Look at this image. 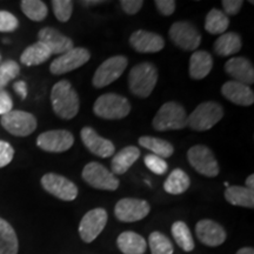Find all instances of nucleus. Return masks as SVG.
Instances as JSON below:
<instances>
[{
	"label": "nucleus",
	"instance_id": "9b49d317",
	"mask_svg": "<svg viewBox=\"0 0 254 254\" xmlns=\"http://www.w3.org/2000/svg\"><path fill=\"white\" fill-rule=\"evenodd\" d=\"M90 51L84 47H73L68 52L59 56L50 65V71L55 75H62L65 73L74 71L87 62H90Z\"/></svg>",
	"mask_w": 254,
	"mask_h": 254
},
{
	"label": "nucleus",
	"instance_id": "b1692460",
	"mask_svg": "<svg viewBox=\"0 0 254 254\" xmlns=\"http://www.w3.org/2000/svg\"><path fill=\"white\" fill-rule=\"evenodd\" d=\"M117 246L124 254H144L146 252V240L135 232H123L117 239Z\"/></svg>",
	"mask_w": 254,
	"mask_h": 254
},
{
	"label": "nucleus",
	"instance_id": "20e7f679",
	"mask_svg": "<svg viewBox=\"0 0 254 254\" xmlns=\"http://www.w3.org/2000/svg\"><path fill=\"white\" fill-rule=\"evenodd\" d=\"M224 117V109L217 101H205L198 105L187 117V126L193 131L204 132L220 122Z\"/></svg>",
	"mask_w": 254,
	"mask_h": 254
},
{
	"label": "nucleus",
	"instance_id": "f3484780",
	"mask_svg": "<svg viewBox=\"0 0 254 254\" xmlns=\"http://www.w3.org/2000/svg\"><path fill=\"white\" fill-rule=\"evenodd\" d=\"M195 234L200 243L209 247L222 245L227 238L225 228L218 222L209 219H202L198 221L195 226Z\"/></svg>",
	"mask_w": 254,
	"mask_h": 254
},
{
	"label": "nucleus",
	"instance_id": "473e14b6",
	"mask_svg": "<svg viewBox=\"0 0 254 254\" xmlns=\"http://www.w3.org/2000/svg\"><path fill=\"white\" fill-rule=\"evenodd\" d=\"M20 7L23 13L33 21H43L49 14L47 5L40 0H23Z\"/></svg>",
	"mask_w": 254,
	"mask_h": 254
},
{
	"label": "nucleus",
	"instance_id": "5701e85b",
	"mask_svg": "<svg viewBox=\"0 0 254 254\" xmlns=\"http://www.w3.org/2000/svg\"><path fill=\"white\" fill-rule=\"evenodd\" d=\"M139 157H140V150L136 146H126L112 158V161H111L112 171L111 172L114 176L125 174L132 167V165L138 160Z\"/></svg>",
	"mask_w": 254,
	"mask_h": 254
},
{
	"label": "nucleus",
	"instance_id": "e433bc0d",
	"mask_svg": "<svg viewBox=\"0 0 254 254\" xmlns=\"http://www.w3.org/2000/svg\"><path fill=\"white\" fill-rule=\"evenodd\" d=\"M144 163L151 172L158 174V176H163L168 170V164L166 163V160L152 153L145 155Z\"/></svg>",
	"mask_w": 254,
	"mask_h": 254
},
{
	"label": "nucleus",
	"instance_id": "37998d69",
	"mask_svg": "<svg viewBox=\"0 0 254 254\" xmlns=\"http://www.w3.org/2000/svg\"><path fill=\"white\" fill-rule=\"evenodd\" d=\"M244 1L241 0H224L222 1V7H224V13L227 15H237L243 7Z\"/></svg>",
	"mask_w": 254,
	"mask_h": 254
},
{
	"label": "nucleus",
	"instance_id": "2eb2a0df",
	"mask_svg": "<svg viewBox=\"0 0 254 254\" xmlns=\"http://www.w3.org/2000/svg\"><path fill=\"white\" fill-rule=\"evenodd\" d=\"M74 144V136L66 129H52L41 133L37 138V146L43 151L62 153L68 151Z\"/></svg>",
	"mask_w": 254,
	"mask_h": 254
},
{
	"label": "nucleus",
	"instance_id": "412c9836",
	"mask_svg": "<svg viewBox=\"0 0 254 254\" xmlns=\"http://www.w3.org/2000/svg\"><path fill=\"white\" fill-rule=\"evenodd\" d=\"M221 94L231 103L239 106H251L254 103V93L249 85L231 80L221 87Z\"/></svg>",
	"mask_w": 254,
	"mask_h": 254
},
{
	"label": "nucleus",
	"instance_id": "de8ad7c7",
	"mask_svg": "<svg viewBox=\"0 0 254 254\" xmlns=\"http://www.w3.org/2000/svg\"><path fill=\"white\" fill-rule=\"evenodd\" d=\"M101 1H81V4L84 6H90V5H93V4H100Z\"/></svg>",
	"mask_w": 254,
	"mask_h": 254
},
{
	"label": "nucleus",
	"instance_id": "f704fd0d",
	"mask_svg": "<svg viewBox=\"0 0 254 254\" xmlns=\"http://www.w3.org/2000/svg\"><path fill=\"white\" fill-rule=\"evenodd\" d=\"M20 73V66L14 60H6L0 64V91L7 86L8 82L13 80Z\"/></svg>",
	"mask_w": 254,
	"mask_h": 254
},
{
	"label": "nucleus",
	"instance_id": "423d86ee",
	"mask_svg": "<svg viewBox=\"0 0 254 254\" xmlns=\"http://www.w3.org/2000/svg\"><path fill=\"white\" fill-rule=\"evenodd\" d=\"M81 177L87 185L97 190H118L120 184L118 178L97 161L85 165Z\"/></svg>",
	"mask_w": 254,
	"mask_h": 254
},
{
	"label": "nucleus",
	"instance_id": "6ab92c4d",
	"mask_svg": "<svg viewBox=\"0 0 254 254\" xmlns=\"http://www.w3.org/2000/svg\"><path fill=\"white\" fill-rule=\"evenodd\" d=\"M38 38H39L40 43L47 46V49L51 51L52 55L62 56L74 47L72 39L64 36L58 30L52 27L41 28L38 33Z\"/></svg>",
	"mask_w": 254,
	"mask_h": 254
},
{
	"label": "nucleus",
	"instance_id": "ddd939ff",
	"mask_svg": "<svg viewBox=\"0 0 254 254\" xmlns=\"http://www.w3.org/2000/svg\"><path fill=\"white\" fill-rule=\"evenodd\" d=\"M107 212L104 208H94L88 211L79 224V236L86 244L97 239L107 224Z\"/></svg>",
	"mask_w": 254,
	"mask_h": 254
},
{
	"label": "nucleus",
	"instance_id": "a878e982",
	"mask_svg": "<svg viewBox=\"0 0 254 254\" xmlns=\"http://www.w3.org/2000/svg\"><path fill=\"white\" fill-rule=\"evenodd\" d=\"M19 241L11 224L0 218V254H18Z\"/></svg>",
	"mask_w": 254,
	"mask_h": 254
},
{
	"label": "nucleus",
	"instance_id": "dca6fc26",
	"mask_svg": "<svg viewBox=\"0 0 254 254\" xmlns=\"http://www.w3.org/2000/svg\"><path fill=\"white\" fill-rule=\"evenodd\" d=\"M81 141L91 153L99 158H109L116 152V146L109 139H105L90 126L82 127L80 131Z\"/></svg>",
	"mask_w": 254,
	"mask_h": 254
},
{
	"label": "nucleus",
	"instance_id": "a211bd4d",
	"mask_svg": "<svg viewBox=\"0 0 254 254\" xmlns=\"http://www.w3.org/2000/svg\"><path fill=\"white\" fill-rule=\"evenodd\" d=\"M129 44L139 53H157L165 47V40L160 34L145 30L133 32Z\"/></svg>",
	"mask_w": 254,
	"mask_h": 254
},
{
	"label": "nucleus",
	"instance_id": "7ed1b4c3",
	"mask_svg": "<svg viewBox=\"0 0 254 254\" xmlns=\"http://www.w3.org/2000/svg\"><path fill=\"white\" fill-rule=\"evenodd\" d=\"M187 113L177 101H168L159 109L152 122L155 131H178L187 127Z\"/></svg>",
	"mask_w": 254,
	"mask_h": 254
},
{
	"label": "nucleus",
	"instance_id": "ea45409f",
	"mask_svg": "<svg viewBox=\"0 0 254 254\" xmlns=\"http://www.w3.org/2000/svg\"><path fill=\"white\" fill-rule=\"evenodd\" d=\"M154 5L159 11V13L165 15V17L172 15L177 8V2L173 1V0H157Z\"/></svg>",
	"mask_w": 254,
	"mask_h": 254
},
{
	"label": "nucleus",
	"instance_id": "c9c22d12",
	"mask_svg": "<svg viewBox=\"0 0 254 254\" xmlns=\"http://www.w3.org/2000/svg\"><path fill=\"white\" fill-rule=\"evenodd\" d=\"M53 13L62 23H66L71 18L73 12V1L71 0H53Z\"/></svg>",
	"mask_w": 254,
	"mask_h": 254
},
{
	"label": "nucleus",
	"instance_id": "f03ea898",
	"mask_svg": "<svg viewBox=\"0 0 254 254\" xmlns=\"http://www.w3.org/2000/svg\"><path fill=\"white\" fill-rule=\"evenodd\" d=\"M158 81V69L152 63L145 62L132 67L128 74L129 91L135 97L148 98Z\"/></svg>",
	"mask_w": 254,
	"mask_h": 254
},
{
	"label": "nucleus",
	"instance_id": "cd10ccee",
	"mask_svg": "<svg viewBox=\"0 0 254 254\" xmlns=\"http://www.w3.org/2000/svg\"><path fill=\"white\" fill-rule=\"evenodd\" d=\"M52 56L51 51L47 49L46 45L38 41L33 45L28 46L26 50L21 53L20 62L25 66H38L44 64Z\"/></svg>",
	"mask_w": 254,
	"mask_h": 254
},
{
	"label": "nucleus",
	"instance_id": "1a4fd4ad",
	"mask_svg": "<svg viewBox=\"0 0 254 254\" xmlns=\"http://www.w3.org/2000/svg\"><path fill=\"white\" fill-rule=\"evenodd\" d=\"M0 124L8 133L15 136H27L36 131L37 119L33 114L25 111L12 110L1 117Z\"/></svg>",
	"mask_w": 254,
	"mask_h": 254
},
{
	"label": "nucleus",
	"instance_id": "9d476101",
	"mask_svg": "<svg viewBox=\"0 0 254 254\" xmlns=\"http://www.w3.org/2000/svg\"><path fill=\"white\" fill-rule=\"evenodd\" d=\"M41 186L47 193L64 201H73L79 192L74 183L57 173H46L41 178Z\"/></svg>",
	"mask_w": 254,
	"mask_h": 254
},
{
	"label": "nucleus",
	"instance_id": "4be33fe9",
	"mask_svg": "<svg viewBox=\"0 0 254 254\" xmlns=\"http://www.w3.org/2000/svg\"><path fill=\"white\" fill-rule=\"evenodd\" d=\"M213 67V58L207 51H195L190 58V77L201 80L207 77Z\"/></svg>",
	"mask_w": 254,
	"mask_h": 254
},
{
	"label": "nucleus",
	"instance_id": "72a5a7b5",
	"mask_svg": "<svg viewBox=\"0 0 254 254\" xmlns=\"http://www.w3.org/2000/svg\"><path fill=\"white\" fill-rule=\"evenodd\" d=\"M148 245L152 254H173V245L171 240L158 231L152 232L150 234Z\"/></svg>",
	"mask_w": 254,
	"mask_h": 254
},
{
	"label": "nucleus",
	"instance_id": "49530a36",
	"mask_svg": "<svg viewBox=\"0 0 254 254\" xmlns=\"http://www.w3.org/2000/svg\"><path fill=\"white\" fill-rule=\"evenodd\" d=\"M237 254H254V250L252 247H243L238 251Z\"/></svg>",
	"mask_w": 254,
	"mask_h": 254
},
{
	"label": "nucleus",
	"instance_id": "a19ab883",
	"mask_svg": "<svg viewBox=\"0 0 254 254\" xmlns=\"http://www.w3.org/2000/svg\"><path fill=\"white\" fill-rule=\"evenodd\" d=\"M13 109V100L11 95L5 90L0 91V116H5L8 112H11Z\"/></svg>",
	"mask_w": 254,
	"mask_h": 254
},
{
	"label": "nucleus",
	"instance_id": "09e8293b",
	"mask_svg": "<svg viewBox=\"0 0 254 254\" xmlns=\"http://www.w3.org/2000/svg\"><path fill=\"white\" fill-rule=\"evenodd\" d=\"M0 60H1V56H0Z\"/></svg>",
	"mask_w": 254,
	"mask_h": 254
},
{
	"label": "nucleus",
	"instance_id": "4468645a",
	"mask_svg": "<svg viewBox=\"0 0 254 254\" xmlns=\"http://www.w3.org/2000/svg\"><path fill=\"white\" fill-rule=\"evenodd\" d=\"M151 206L146 200L124 198L114 207V215L122 222H134L142 220L150 213Z\"/></svg>",
	"mask_w": 254,
	"mask_h": 254
},
{
	"label": "nucleus",
	"instance_id": "c85d7f7f",
	"mask_svg": "<svg viewBox=\"0 0 254 254\" xmlns=\"http://www.w3.org/2000/svg\"><path fill=\"white\" fill-rule=\"evenodd\" d=\"M225 199L231 205L246 208L254 207V192L244 186H228L225 190Z\"/></svg>",
	"mask_w": 254,
	"mask_h": 254
},
{
	"label": "nucleus",
	"instance_id": "6e6552de",
	"mask_svg": "<svg viewBox=\"0 0 254 254\" xmlns=\"http://www.w3.org/2000/svg\"><path fill=\"white\" fill-rule=\"evenodd\" d=\"M128 60L124 56H114L105 60L94 73L92 79L93 86L95 88H103L118 80V78L122 77L125 72Z\"/></svg>",
	"mask_w": 254,
	"mask_h": 254
},
{
	"label": "nucleus",
	"instance_id": "7c9ffc66",
	"mask_svg": "<svg viewBox=\"0 0 254 254\" xmlns=\"http://www.w3.org/2000/svg\"><path fill=\"white\" fill-rule=\"evenodd\" d=\"M230 26V19L224 12L218 8H212L206 15L205 30L209 34H224Z\"/></svg>",
	"mask_w": 254,
	"mask_h": 254
},
{
	"label": "nucleus",
	"instance_id": "39448f33",
	"mask_svg": "<svg viewBox=\"0 0 254 254\" xmlns=\"http://www.w3.org/2000/svg\"><path fill=\"white\" fill-rule=\"evenodd\" d=\"M93 112L95 116L103 119H123L131 112V104L123 95L117 93H106L100 95L95 100Z\"/></svg>",
	"mask_w": 254,
	"mask_h": 254
},
{
	"label": "nucleus",
	"instance_id": "79ce46f5",
	"mask_svg": "<svg viewBox=\"0 0 254 254\" xmlns=\"http://www.w3.org/2000/svg\"><path fill=\"white\" fill-rule=\"evenodd\" d=\"M120 5H122L123 9L127 14L133 15L140 11L142 5H144V1L142 0H122Z\"/></svg>",
	"mask_w": 254,
	"mask_h": 254
},
{
	"label": "nucleus",
	"instance_id": "aec40b11",
	"mask_svg": "<svg viewBox=\"0 0 254 254\" xmlns=\"http://www.w3.org/2000/svg\"><path fill=\"white\" fill-rule=\"evenodd\" d=\"M225 71L234 81L250 85L254 82V68L252 63L244 57H234L225 64Z\"/></svg>",
	"mask_w": 254,
	"mask_h": 254
},
{
	"label": "nucleus",
	"instance_id": "f257e3e1",
	"mask_svg": "<svg viewBox=\"0 0 254 254\" xmlns=\"http://www.w3.org/2000/svg\"><path fill=\"white\" fill-rule=\"evenodd\" d=\"M51 104L55 113L59 118L69 120L73 119L79 112L80 101L77 91L73 88L68 80L57 82L51 91Z\"/></svg>",
	"mask_w": 254,
	"mask_h": 254
},
{
	"label": "nucleus",
	"instance_id": "393cba45",
	"mask_svg": "<svg viewBox=\"0 0 254 254\" xmlns=\"http://www.w3.org/2000/svg\"><path fill=\"white\" fill-rule=\"evenodd\" d=\"M243 47L241 37L237 32H227L221 34L217 40L214 41V52L219 57H230L237 55Z\"/></svg>",
	"mask_w": 254,
	"mask_h": 254
},
{
	"label": "nucleus",
	"instance_id": "bb28decb",
	"mask_svg": "<svg viewBox=\"0 0 254 254\" xmlns=\"http://www.w3.org/2000/svg\"><path fill=\"white\" fill-rule=\"evenodd\" d=\"M190 179L185 171L182 168H176L168 174L167 179L164 183V190L168 194L179 195L189 190Z\"/></svg>",
	"mask_w": 254,
	"mask_h": 254
},
{
	"label": "nucleus",
	"instance_id": "58836bf2",
	"mask_svg": "<svg viewBox=\"0 0 254 254\" xmlns=\"http://www.w3.org/2000/svg\"><path fill=\"white\" fill-rule=\"evenodd\" d=\"M14 150L7 141L0 140V168L7 166L13 160Z\"/></svg>",
	"mask_w": 254,
	"mask_h": 254
},
{
	"label": "nucleus",
	"instance_id": "0eeeda50",
	"mask_svg": "<svg viewBox=\"0 0 254 254\" xmlns=\"http://www.w3.org/2000/svg\"><path fill=\"white\" fill-rule=\"evenodd\" d=\"M190 166L201 176L207 178L217 177L220 172L218 160L215 159L213 152L205 145H195L187 152Z\"/></svg>",
	"mask_w": 254,
	"mask_h": 254
},
{
	"label": "nucleus",
	"instance_id": "4c0bfd02",
	"mask_svg": "<svg viewBox=\"0 0 254 254\" xmlns=\"http://www.w3.org/2000/svg\"><path fill=\"white\" fill-rule=\"evenodd\" d=\"M19 27V20L14 14L7 11H0V32L8 33Z\"/></svg>",
	"mask_w": 254,
	"mask_h": 254
},
{
	"label": "nucleus",
	"instance_id": "a18cd8bd",
	"mask_svg": "<svg viewBox=\"0 0 254 254\" xmlns=\"http://www.w3.org/2000/svg\"><path fill=\"white\" fill-rule=\"evenodd\" d=\"M246 189H249L251 192H254V176L253 174H250L246 179Z\"/></svg>",
	"mask_w": 254,
	"mask_h": 254
},
{
	"label": "nucleus",
	"instance_id": "c756f323",
	"mask_svg": "<svg viewBox=\"0 0 254 254\" xmlns=\"http://www.w3.org/2000/svg\"><path fill=\"white\" fill-rule=\"evenodd\" d=\"M139 145L151 151L152 154L158 155V157L166 159L170 158L174 153V147L171 142L164 139L155 138L151 135H142L139 138Z\"/></svg>",
	"mask_w": 254,
	"mask_h": 254
},
{
	"label": "nucleus",
	"instance_id": "2f4dec72",
	"mask_svg": "<svg viewBox=\"0 0 254 254\" xmlns=\"http://www.w3.org/2000/svg\"><path fill=\"white\" fill-rule=\"evenodd\" d=\"M171 232H172V236L176 240L177 245L180 247V249L185 251V252H190V251L194 250L195 244L194 240H193L192 233H190V228L184 221H176L173 222L172 228H171Z\"/></svg>",
	"mask_w": 254,
	"mask_h": 254
},
{
	"label": "nucleus",
	"instance_id": "c03bdc74",
	"mask_svg": "<svg viewBox=\"0 0 254 254\" xmlns=\"http://www.w3.org/2000/svg\"><path fill=\"white\" fill-rule=\"evenodd\" d=\"M14 90L17 93L19 94V97L21 98V99H25V98L27 97V86H26V82L20 80V81H17L14 82Z\"/></svg>",
	"mask_w": 254,
	"mask_h": 254
},
{
	"label": "nucleus",
	"instance_id": "f8f14e48",
	"mask_svg": "<svg viewBox=\"0 0 254 254\" xmlns=\"http://www.w3.org/2000/svg\"><path fill=\"white\" fill-rule=\"evenodd\" d=\"M171 40L184 51H195L201 43V34L189 21H177L170 28Z\"/></svg>",
	"mask_w": 254,
	"mask_h": 254
}]
</instances>
